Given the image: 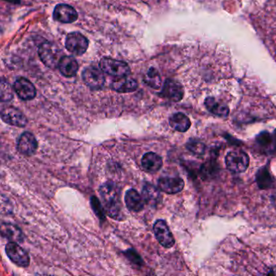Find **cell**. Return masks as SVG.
I'll use <instances>...</instances> for the list:
<instances>
[{"instance_id": "9c48e42d", "label": "cell", "mask_w": 276, "mask_h": 276, "mask_svg": "<svg viewBox=\"0 0 276 276\" xmlns=\"http://www.w3.org/2000/svg\"><path fill=\"white\" fill-rule=\"evenodd\" d=\"M84 83L92 90H98L104 86L105 77L103 73L94 67H88L82 74Z\"/></svg>"}, {"instance_id": "e0dca14e", "label": "cell", "mask_w": 276, "mask_h": 276, "mask_svg": "<svg viewBox=\"0 0 276 276\" xmlns=\"http://www.w3.org/2000/svg\"><path fill=\"white\" fill-rule=\"evenodd\" d=\"M142 197L147 205L151 206L153 208H156L157 205L161 204V198H162V196L158 189L149 183L143 186L142 189Z\"/></svg>"}, {"instance_id": "5bb4252c", "label": "cell", "mask_w": 276, "mask_h": 276, "mask_svg": "<svg viewBox=\"0 0 276 276\" xmlns=\"http://www.w3.org/2000/svg\"><path fill=\"white\" fill-rule=\"evenodd\" d=\"M53 17L56 21L69 24L77 20L78 13L73 7L68 4H61L55 7Z\"/></svg>"}, {"instance_id": "52a82bcc", "label": "cell", "mask_w": 276, "mask_h": 276, "mask_svg": "<svg viewBox=\"0 0 276 276\" xmlns=\"http://www.w3.org/2000/svg\"><path fill=\"white\" fill-rule=\"evenodd\" d=\"M153 231L155 233L157 241L163 247L169 249L174 245V237L165 220L163 219L157 220L153 225Z\"/></svg>"}, {"instance_id": "30bf717a", "label": "cell", "mask_w": 276, "mask_h": 276, "mask_svg": "<svg viewBox=\"0 0 276 276\" xmlns=\"http://www.w3.org/2000/svg\"><path fill=\"white\" fill-rule=\"evenodd\" d=\"M38 143L34 134L26 132L20 135L17 141V151L24 156L34 155L37 150Z\"/></svg>"}, {"instance_id": "3957f363", "label": "cell", "mask_w": 276, "mask_h": 276, "mask_svg": "<svg viewBox=\"0 0 276 276\" xmlns=\"http://www.w3.org/2000/svg\"><path fill=\"white\" fill-rule=\"evenodd\" d=\"M226 167L233 173L245 172L249 165V158L245 152L233 150L229 152L225 157Z\"/></svg>"}, {"instance_id": "4316f807", "label": "cell", "mask_w": 276, "mask_h": 276, "mask_svg": "<svg viewBox=\"0 0 276 276\" xmlns=\"http://www.w3.org/2000/svg\"><path fill=\"white\" fill-rule=\"evenodd\" d=\"M257 182H258V184L260 188L266 189L270 186L271 180H270V174L266 169H262L259 171L258 176H257Z\"/></svg>"}, {"instance_id": "83f0119b", "label": "cell", "mask_w": 276, "mask_h": 276, "mask_svg": "<svg viewBox=\"0 0 276 276\" xmlns=\"http://www.w3.org/2000/svg\"><path fill=\"white\" fill-rule=\"evenodd\" d=\"M91 204H92V207L94 210V212H96V216H99L100 219H105L104 209L102 208L99 200L95 196H92Z\"/></svg>"}, {"instance_id": "ffe728a7", "label": "cell", "mask_w": 276, "mask_h": 276, "mask_svg": "<svg viewBox=\"0 0 276 276\" xmlns=\"http://www.w3.org/2000/svg\"><path fill=\"white\" fill-rule=\"evenodd\" d=\"M111 87L114 91L121 93L135 92L138 88V83L133 79L120 77L112 83Z\"/></svg>"}, {"instance_id": "5b68a950", "label": "cell", "mask_w": 276, "mask_h": 276, "mask_svg": "<svg viewBox=\"0 0 276 276\" xmlns=\"http://www.w3.org/2000/svg\"><path fill=\"white\" fill-rule=\"evenodd\" d=\"M88 40L86 37H84L83 34L78 32H73L70 33L67 36L65 45L67 51L72 55L81 56L86 52L88 48Z\"/></svg>"}, {"instance_id": "603a6c76", "label": "cell", "mask_w": 276, "mask_h": 276, "mask_svg": "<svg viewBox=\"0 0 276 276\" xmlns=\"http://www.w3.org/2000/svg\"><path fill=\"white\" fill-rule=\"evenodd\" d=\"M143 81L148 86L154 89H159L161 87V76L157 70L151 67L143 77Z\"/></svg>"}, {"instance_id": "f1b7e54d", "label": "cell", "mask_w": 276, "mask_h": 276, "mask_svg": "<svg viewBox=\"0 0 276 276\" xmlns=\"http://www.w3.org/2000/svg\"><path fill=\"white\" fill-rule=\"evenodd\" d=\"M267 274H270V275H276V266H274L273 268L270 269V270H269L268 273H267Z\"/></svg>"}, {"instance_id": "2e32d148", "label": "cell", "mask_w": 276, "mask_h": 276, "mask_svg": "<svg viewBox=\"0 0 276 276\" xmlns=\"http://www.w3.org/2000/svg\"><path fill=\"white\" fill-rule=\"evenodd\" d=\"M125 204L128 209L133 212H141L144 208L143 197L135 189H130L126 192Z\"/></svg>"}, {"instance_id": "cb8c5ba5", "label": "cell", "mask_w": 276, "mask_h": 276, "mask_svg": "<svg viewBox=\"0 0 276 276\" xmlns=\"http://www.w3.org/2000/svg\"><path fill=\"white\" fill-rule=\"evenodd\" d=\"M257 142L260 145L261 147H265V148H270L273 145L275 147L274 138H273V136H271L268 132H262V133L257 137Z\"/></svg>"}, {"instance_id": "d6986e66", "label": "cell", "mask_w": 276, "mask_h": 276, "mask_svg": "<svg viewBox=\"0 0 276 276\" xmlns=\"http://www.w3.org/2000/svg\"><path fill=\"white\" fill-rule=\"evenodd\" d=\"M59 69L63 76L70 78L77 74L79 70V64L74 58L71 56H63L59 62Z\"/></svg>"}, {"instance_id": "4fadbf2b", "label": "cell", "mask_w": 276, "mask_h": 276, "mask_svg": "<svg viewBox=\"0 0 276 276\" xmlns=\"http://www.w3.org/2000/svg\"><path fill=\"white\" fill-rule=\"evenodd\" d=\"M162 97L166 98L172 102H179L184 96V89L182 84L173 80H167L165 81L162 92L161 93Z\"/></svg>"}, {"instance_id": "d4e9b609", "label": "cell", "mask_w": 276, "mask_h": 276, "mask_svg": "<svg viewBox=\"0 0 276 276\" xmlns=\"http://www.w3.org/2000/svg\"><path fill=\"white\" fill-rule=\"evenodd\" d=\"M13 98V92L9 83L4 81L1 82V101L3 102H10Z\"/></svg>"}, {"instance_id": "484cf974", "label": "cell", "mask_w": 276, "mask_h": 276, "mask_svg": "<svg viewBox=\"0 0 276 276\" xmlns=\"http://www.w3.org/2000/svg\"><path fill=\"white\" fill-rule=\"evenodd\" d=\"M186 147L188 148L189 151L194 153L195 155H203L205 153L206 146L204 143H201L198 140H191L186 144Z\"/></svg>"}, {"instance_id": "9a60e30c", "label": "cell", "mask_w": 276, "mask_h": 276, "mask_svg": "<svg viewBox=\"0 0 276 276\" xmlns=\"http://www.w3.org/2000/svg\"><path fill=\"white\" fill-rule=\"evenodd\" d=\"M163 165V160L161 156L157 153H145L142 158V166L146 172L150 173H155L161 169Z\"/></svg>"}, {"instance_id": "7402d4cb", "label": "cell", "mask_w": 276, "mask_h": 276, "mask_svg": "<svg viewBox=\"0 0 276 276\" xmlns=\"http://www.w3.org/2000/svg\"><path fill=\"white\" fill-rule=\"evenodd\" d=\"M205 106L211 113L221 118H226L229 114V109L226 105L217 102L213 97H208L205 100Z\"/></svg>"}, {"instance_id": "ac0fdd59", "label": "cell", "mask_w": 276, "mask_h": 276, "mask_svg": "<svg viewBox=\"0 0 276 276\" xmlns=\"http://www.w3.org/2000/svg\"><path fill=\"white\" fill-rule=\"evenodd\" d=\"M1 234L3 237L9 241L17 243L24 241V234L21 230L12 223H3L1 224Z\"/></svg>"}, {"instance_id": "ba28073f", "label": "cell", "mask_w": 276, "mask_h": 276, "mask_svg": "<svg viewBox=\"0 0 276 276\" xmlns=\"http://www.w3.org/2000/svg\"><path fill=\"white\" fill-rule=\"evenodd\" d=\"M1 118L5 123L17 128H24L28 124V119L24 114L13 106H8L3 109Z\"/></svg>"}, {"instance_id": "6da1fadb", "label": "cell", "mask_w": 276, "mask_h": 276, "mask_svg": "<svg viewBox=\"0 0 276 276\" xmlns=\"http://www.w3.org/2000/svg\"><path fill=\"white\" fill-rule=\"evenodd\" d=\"M99 193L104 204L106 212L113 219H121L123 217L119 198L118 186L112 181L105 182L99 188Z\"/></svg>"}, {"instance_id": "7a4b0ae2", "label": "cell", "mask_w": 276, "mask_h": 276, "mask_svg": "<svg viewBox=\"0 0 276 276\" xmlns=\"http://www.w3.org/2000/svg\"><path fill=\"white\" fill-rule=\"evenodd\" d=\"M38 55L41 62L49 68H55L59 66L63 52L55 44L51 42H44L38 49Z\"/></svg>"}, {"instance_id": "7c38bea8", "label": "cell", "mask_w": 276, "mask_h": 276, "mask_svg": "<svg viewBox=\"0 0 276 276\" xmlns=\"http://www.w3.org/2000/svg\"><path fill=\"white\" fill-rule=\"evenodd\" d=\"M158 186L166 194H178L184 189L185 182L179 177H161L158 180Z\"/></svg>"}, {"instance_id": "f546056e", "label": "cell", "mask_w": 276, "mask_h": 276, "mask_svg": "<svg viewBox=\"0 0 276 276\" xmlns=\"http://www.w3.org/2000/svg\"><path fill=\"white\" fill-rule=\"evenodd\" d=\"M273 138H274V144H275L276 147V130L274 131V135H273Z\"/></svg>"}, {"instance_id": "8fae6325", "label": "cell", "mask_w": 276, "mask_h": 276, "mask_svg": "<svg viewBox=\"0 0 276 276\" xmlns=\"http://www.w3.org/2000/svg\"><path fill=\"white\" fill-rule=\"evenodd\" d=\"M13 88L16 94L21 100L30 101L35 98L37 90L34 84L29 80L20 77L13 84Z\"/></svg>"}, {"instance_id": "44dd1931", "label": "cell", "mask_w": 276, "mask_h": 276, "mask_svg": "<svg viewBox=\"0 0 276 276\" xmlns=\"http://www.w3.org/2000/svg\"><path fill=\"white\" fill-rule=\"evenodd\" d=\"M169 124L177 132H186L190 129L191 121L186 114L177 113L171 116Z\"/></svg>"}, {"instance_id": "8992f818", "label": "cell", "mask_w": 276, "mask_h": 276, "mask_svg": "<svg viewBox=\"0 0 276 276\" xmlns=\"http://www.w3.org/2000/svg\"><path fill=\"white\" fill-rule=\"evenodd\" d=\"M7 255L15 264L21 267H27L30 266V258L29 254L18 245L17 242L9 241L5 247Z\"/></svg>"}, {"instance_id": "277c9868", "label": "cell", "mask_w": 276, "mask_h": 276, "mask_svg": "<svg viewBox=\"0 0 276 276\" xmlns=\"http://www.w3.org/2000/svg\"><path fill=\"white\" fill-rule=\"evenodd\" d=\"M100 67L104 72L116 78L128 77L131 73L128 63L110 58H103L100 62Z\"/></svg>"}]
</instances>
